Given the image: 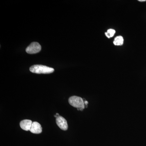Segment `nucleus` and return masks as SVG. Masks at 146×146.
<instances>
[{
    "mask_svg": "<svg viewBox=\"0 0 146 146\" xmlns=\"http://www.w3.org/2000/svg\"><path fill=\"white\" fill-rule=\"evenodd\" d=\"M41 45L38 42H34L32 43L30 45L27 47L26 51L29 54H34L39 52L41 51Z\"/></svg>",
    "mask_w": 146,
    "mask_h": 146,
    "instance_id": "7ed1b4c3",
    "label": "nucleus"
},
{
    "mask_svg": "<svg viewBox=\"0 0 146 146\" xmlns=\"http://www.w3.org/2000/svg\"><path fill=\"white\" fill-rule=\"evenodd\" d=\"M138 1L140 2H145L146 1V0H139Z\"/></svg>",
    "mask_w": 146,
    "mask_h": 146,
    "instance_id": "1a4fd4ad",
    "label": "nucleus"
},
{
    "mask_svg": "<svg viewBox=\"0 0 146 146\" xmlns=\"http://www.w3.org/2000/svg\"><path fill=\"white\" fill-rule=\"evenodd\" d=\"M30 131L31 133L39 134L42 133V127L41 125L37 122H33L32 124Z\"/></svg>",
    "mask_w": 146,
    "mask_h": 146,
    "instance_id": "39448f33",
    "label": "nucleus"
},
{
    "mask_svg": "<svg viewBox=\"0 0 146 146\" xmlns=\"http://www.w3.org/2000/svg\"><path fill=\"white\" fill-rule=\"evenodd\" d=\"M115 32L116 31L115 30L113 29H109L107 31V32L105 33V35L108 38H111L114 36Z\"/></svg>",
    "mask_w": 146,
    "mask_h": 146,
    "instance_id": "6e6552de",
    "label": "nucleus"
},
{
    "mask_svg": "<svg viewBox=\"0 0 146 146\" xmlns=\"http://www.w3.org/2000/svg\"><path fill=\"white\" fill-rule=\"evenodd\" d=\"M32 121L30 120H24L20 123V126L24 130L29 131L31 128Z\"/></svg>",
    "mask_w": 146,
    "mask_h": 146,
    "instance_id": "423d86ee",
    "label": "nucleus"
},
{
    "mask_svg": "<svg viewBox=\"0 0 146 146\" xmlns=\"http://www.w3.org/2000/svg\"><path fill=\"white\" fill-rule=\"evenodd\" d=\"M56 123L57 125L62 130L66 131L68 129V124L67 121L61 116H58L56 118Z\"/></svg>",
    "mask_w": 146,
    "mask_h": 146,
    "instance_id": "20e7f679",
    "label": "nucleus"
},
{
    "mask_svg": "<svg viewBox=\"0 0 146 146\" xmlns=\"http://www.w3.org/2000/svg\"><path fill=\"white\" fill-rule=\"evenodd\" d=\"M123 38L122 36H119L115 37L113 44L115 46H121L123 44Z\"/></svg>",
    "mask_w": 146,
    "mask_h": 146,
    "instance_id": "0eeeda50",
    "label": "nucleus"
},
{
    "mask_svg": "<svg viewBox=\"0 0 146 146\" xmlns=\"http://www.w3.org/2000/svg\"><path fill=\"white\" fill-rule=\"evenodd\" d=\"M31 72L37 74H49L53 72L54 70L45 65H33L30 68Z\"/></svg>",
    "mask_w": 146,
    "mask_h": 146,
    "instance_id": "f257e3e1",
    "label": "nucleus"
},
{
    "mask_svg": "<svg viewBox=\"0 0 146 146\" xmlns=\"http://www.w3.org/2000/svg\"><path fill=\"white\" fill-rule=\"evenodd\" d=\"M68 102L72 106L76 108L78 110L82 111L85 108L83 100L80 97L73 96L69 98Z\"/></svg>",
    "mask_w": 146,
    "mask_h": 146,
    "instance_id": "f03ea898",
    "label": "nucleus"
}]
</instances>
